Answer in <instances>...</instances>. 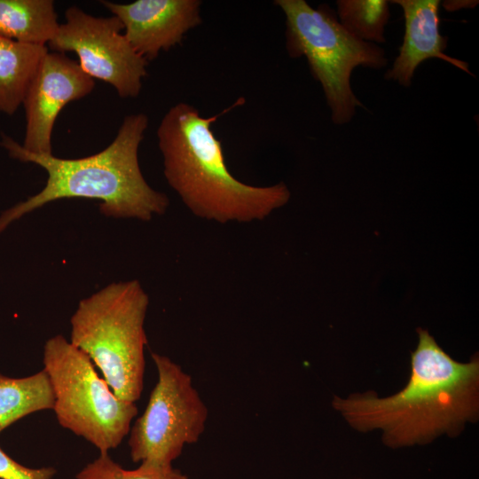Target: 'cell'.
<instances>
[{
  "instance_id": "cell-11",
  "label": "cell",
  "mask_w": 479,
  "mask_h": 479,
  "mask_svg": "<svg viewBox=\"0 0 479 479\" xmlns=\"http://www.w3.org/2000/svg\"><path fill=\"white\" fill-rule=\"evenodd\" d=\"M400 5L405 20L404 41L386 79L409 87L417 67L429 58L441 59L464 72L473 75L468 64L444 53L448 38L440 35L438 0H393Z\"/></svg>"
},
{
  "instance_id": "cell-7",
  "label": "cell",
  "mask_w": 479,
  "mask_h": 479,
  "mask_svg": "<svg viewBox=\"0 0 479 479\" xmlns=\"http://www.w3.org/2000/svg\"><path fill=\"white\" fill-rule=\"evenodd\" d=\"M151 357L157 382L130 428L128 444L133 462L169 467L185 445L200 439L208 412L189 373L166 356L153 352Z\"/></svg>"
},
{
  "instance_id": "cell-9",
  "label": "cell",
  "mask_w": 479,
  "mask_h": 479,
  "mask_svg": "<svg viewBox=\"0 0 479 479\" xmlns=\"http://www.w3.org/2000/svg\"><path fill=\"white\" fill-rule=\"evenodd\" d=\"M94 87V79L78 62L65 53L48 51L22 101L26 119L22 147L33 153H52L51 136L59 114L68 103L89 95Z\"/></svg>"
},
{
  "instance_id": "cell-5",
  "label": "cell",
  "mask_w": 479,
  "mask_h": 479,
  "mask_svg": "<svg viewBox=\"0 0 479 479\" xmlns=\"http://www.w3.org/2000/svg\"><path fill=\"white\" fill-rule=\"evenodd\" d=\"M286 16L287 50L290 57L304 56L313 77L322 85L335 124L349 122L363 106L350 86L352 70L362 66H387L385 51L349 33L326 4L312 8L304 0H276Z\"/></svg>"
},
{
  "instance_id": "cell-17",
  "label": "cell",
  "mask_w": 479,
  "mask_h": 479,
  "mask_svg": "<svg viewBox=\"0 0 479 479\" xmlns=\"http://www.w3.org/2000/svg\"><path fill=\"white\" fill-rule=\"evenodd\" d=\"M56 473L52 467H25L11 458L0 446V479H51Z\"/></svg>"
},
{
  "instance_id": "cell-16",
  "label": "cell",
  "mask_w": 479,
  "mask_h": 479,
  "mask_svg": "<svg viewBox=\"0 0 479 479\" xmlns=\"http://www.w3.org/2000/svg\"><path fill=\"white\" fill-rule=\"evenodd\" d=\"M75 479H189L172 466L159 467L140 464L132 470L123 468L108 452H99L92 462L87 464Z\"/></svg>"
},
{
  "instance_id": "cell-10",
  "label": "cell",
  "mask_w": 479,
  "mask_h": 479,
  "mask_svg": "<svg viewBox=\"0 0 479 479\" xmlns=\"http://www.w3.org/2000/svg\"><path fill=\"white\" fill-rule=\"evenodd\" d=\"M123 25V35L147 62L179 44L201 23L200 0L100 1Z\"/></svg>"
},
{
  "instance_id": "cell-12",
  "label": "cell",
  "mask_w": 479,
  "mask_h": 479,
  "mask_svg": "<svg viewBox=\"0 0 479 479\" xmlns=\"http://www.w3.org/2000/svg\"><path fill=\"white\" fill-rule=\"evenodd\" d=\"M47 52L46 45L0 37V114L12 115L22 105L29 82Z\"/></svg>"
},
{
  "instance_id": "cell-14",
  "label": "cell",
  "mask_w": 479,
  "mask_h": 479,
  "mask_svg": "<svg viewBox=\"0 0 479 479\" xmlns=\"http://www.w3.org/2000/svg\"><path fill=\"white\" fill-rule=\"evenodd\" d=\"M54 400L50 378L43 369L22 378L0 373V433L27 415L52 410Z\"/></svg>"
},
{
  "instance_id": "cell-13",
  "label": "cell",
  "mask_w": 479,
  "mask_h": 479,
  "mask_svg": "<svg viewBox=\"0 0 479 479\" xmlns=\"http://www.w3.org/2000/svg\"><path fill=\"white\" fill-rule=\"evenodd\" d=\"M52 0H0V37L47 45L58 23Z\"/></svg>"
},
{
  "instance_id": "cell-6",
  "label": "cell",
  "mask_w": 479,
  "mask_h": 479,
  "mask_svg": "<svg viewBox=\"0 0 479 479\" xmlns=\"http://www.w3.org/2000/svg\"><path fill=\"white\" fill-rule=\"evenodd\" d=\"M43 363L53 389L52 410L59 425L99 452L117 448L137 415L136 404L118 397L90 357L61 334L46 341Z\"/></svg>"
},
{
  "instance_id": "cell-1",
  "label": "cell",
  "mask_w": 479,
  "mask_h": 479,
  "mask_svg": "<svg viewBox=\"0 0 479 479\" xmlns=\"http://www.w3.org/2000/svg\"><path fill=\"white\" fill-rule=\"evenodd\" d=\"M406 385L394 395L373 391L334 396L332 405L354 429L381 430L392 449L424 445L446 435L455 437L479 416V358L453 359L428 330L418 328Z\"/></svg>"
},
{
  "instance_id": "cell-3",
  "label": "cell",
  "mask_w": 479,
  "mask_h": 479,
  "mask_svg": "<svg viewBox=\"0 0 479 479\" xmlns=\"http://www.w3.org/2000/svg\"><path fill=\"white\" fill-rule=\"evenodd\" d=\"M147 127V115L129 114L110 145L95 154L77 159L30 153L1 133L0 145L10 157L38 165L48 177L38 193L2 212L0 233L23 216L61 199L98 200L99 211L109 217L149 221L164 214L169 198L147 184L138 163V148Z\"/></svg>"
},
{
  "instance_id": "cell-8",
  "label": "cell",
  "mask_w": 479,
  "mask_h": 479,
  "mask_svg": "<svg viewBox=\"0 0 479 479\" xmlns=\"http://www.w3.org/2000/svg\"><path fill=\"white\" fill-rule=\"evenodd\" d=\"M65 19L48 43L49 48L75 52L83 72L112 85L119 97H137L147 75V61L126 39L121 20L114 15L95 17L77 6L67 9Z\"/></svg>"
},
{
  "instance_id": "cell-15",
  "label": "cell",
  "mask_w": 479,
  "mask_h": 479,
  "mask_svg": "<svg viewBox=\"0 0 479 479\" xmlns=\"http://www.w3.org/2000/svg\"><path fill=\"white\" fill-rule=\"evenodd\" d=\"M337 14L341 25L357 39L385 43V26L390 15L388 1L339 0Z\"/></svg>"
},
{
  "instance_id": "cell-4",
  "label": "cell",
  "mask_w": 479,
  "mask_h": 479,
  "mask_svg": "<svg viewBox=\"0 0 479 479\" xmlns=\"http://www.w3.org/2000/svg\"><path fill=\"white\" fill-rule=\"evenodd\" d=\"M149 297L137 280L115 282L82 299L70 342L85 353L122 400L136 403L144 385V327Z\"/></svg>"
},
{
  "instance_id": "cell-2",
  "label": "cell",
  "mask_w": 479,
  "mask_h": 479,
  "mask_svg": "<svg viewBox=\"0 0 479 479\" xmlns=\"http://www.w3.org/2000/svg\"><path fill=\"white\" fill-rule=\"evenodd\" d=\"M243 103L239 98L220 114L203 117L193 106L180 102L166 112L158 126L164 177L197 217L220 224L260 221L290 199L283 182L250 185L228 169L221 142L211 127L221 115Z\"/></svg>"
},
{
  "instance_id": "cell-18",
  "label": "cell",
  "mask_w": 479,
  "mask_h": 479,
  "mask_svg": "<svg viewBox=\"0 0 479 479\" xmlns=\"http://www.w3.org/2000/svg\"><path fill=\"white\" fill-rule=\"evenodd\" d=\"M477 3V1H445L444 6L451 12L460 8L474 7Z\"/></svg>"
}]
</instances>
